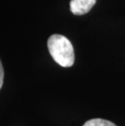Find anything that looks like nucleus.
Returning <instances> with one entry per match:
<instances>
[{"instance_id":"obj_1","label":"nucleus","mask_w":125,"mask_h":126,"mask_svg":"<svg viewBox=\"0 0 125 126\" xmlns=\"http://www.w3.org/2000/svg\"><path fill=\"white\" fill-rule=\"evenodd\" d=\"M50 55L60 66L68 68L73 65L75 60L72 44L66 37L59 34L51 35L47 42Z\"/></svg>"},{"instance_id":"obj_2","label":"nucleus","mask_w":125,"mask_h":126,"mask_svg":"<svg viewBox=\"0 0 125 126\" xmlns=\"http://www.w3.org/2000/svg\"><path fill=\"white\" fill-rule=\"evenodd\" d=\"M96 1L97 0H71L70 2V10L74 15H84L92 9Z\"/></svg>"},{"instance_id":"obj_3","label":"nucleus","mask_w":125,"mask_h":126,"mask_svg":"<svg viewBox=\"0 0 125 126\" xmlns=\"http://www.w3.org/2000/svg\"><path fill=\"white\" fill-rule=\"evenodd\" d=\"M83 126H117L114 123L109 120L96 118V119H92L86 121Z\"/></svg>"},{"instance_id":"obj_4","label":"nucleus","mask_w":125,"mask_h":126,"mask_svg":"<svg viewBox=\"0 0 125 126\" xmlns=\"http://www.w3.org/2000/svg\"><path fill=\"white\" fill-rule=\"evenodd\" d=\"M3 77H4V71H3V68H2V64L1 60H0V90L2 86V84H3Z\"/></svg>"}]
</instances>
